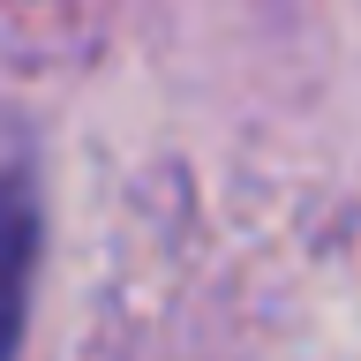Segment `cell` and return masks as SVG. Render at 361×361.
I'll list each match as a JSON object with an SVG mask.
<instances>
[{
    "label": "cell",
    "mask_w": 361,
    "mask_h": 361,
    "mask_svg": "<svg viewBox=\"0 0 361 361\" xmlns=\"http://www.w3.org/2000/svg\"><path fill=\"white\" fill-rule=\"evenodd\" d=\"M23 286H30V196L0 166V361L16 354L23 331Z\"/></svg>",
    "instance_id": "cell-1"
}]
</instances>
